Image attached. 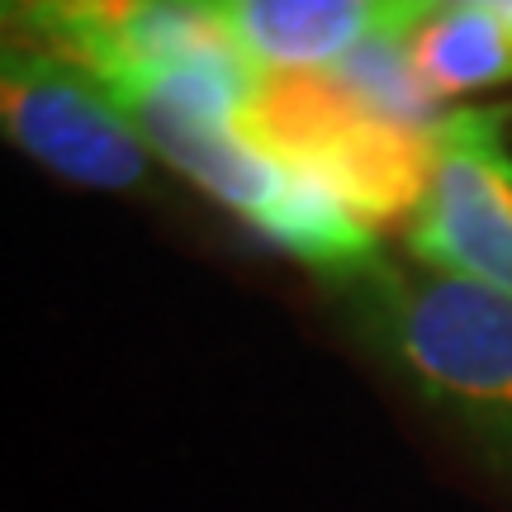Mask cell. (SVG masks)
I'll use <instances>...</instances> for the list:
<instances>
[{"label":"cell","instance_id":"5b68a950","mask_svg":"<svg viewBox=\"0 0 512 512\" xmlns=\"http://www.w3.org/2000/svg\"><path fill=\"white\" fill-rule=\"evenodd\" d=\"M0 138L48 176L100 195H157V157L72 67L0 43Z\"/></svg>","mask_w":512,"mask_h":512},{"label":"cell","instance_id":"7a4b0ae2","mask_svg":"<svg viewBox=\"0 0 512 512\" xmlns=\"http://www.w3.org/2000/svg\"><path fill=\"white\" fill-rule=\"evenodd\" d=\"M105 100L133 124L157 162L185 176L252 233H261L275 252L323 275L332 290H347L351 280H361L384 261L375 228H366L342 200H332L323 185L294 176L242 143L233 133V114L157 86L114 91Z\"/></svg>","mask_w":512,"mask_h":512},{"label":"cell","instance_id":"3957f363","mask_svg":"<svg viewBox=\"0 0 512 512\" xmlns=\"http://www.w3.org/2000/svg\"><path fill=\"white\" fill-rule=\"evenodd\" d=\"M0 43L53 57L100 95L162 86L223 114H238L261 76L214 19L181 0H0Z\"/></svg>","mask_w":512,"mask_h":512},{"label":"cell","instance_id":"30bf717a","mask_svg":"<svg viewBox=\"0 0 512 512\" xmlns=\"http://www.w3.org/2000/svg\"><path fill=\"white\" fill-rule=\"evenodd\" d=\"M446 5H460V0H446Z\"/></svg>","mask_w":512,"mask_h":512},{"label":"cell","instance_id":"6da1fadb","mask_svg":"<svg viewBox=\"0 0 512 512\" xmlns=\"http://www.w3.org/2000/svg\"><path fill=\"white\" fill-rule=\"evenodd\" d=\"M337 294L384 366L512 484V299L389 261Z\"/></svg>","mask_w":512,"mask_h":512},{"label":"cell","instance_id":"52a82bcc","mask_svg":"<svg viewBox=\"0 0 512 512\" xmlns=\"http://www.w3.org/2000/svg\"><path fill=\"white\" fill-rule=\"evenodd\" d=\"M252 57L261 72H328L351 48L408 38L446 0H181Z\"/></svg>","mask_w":512,"mask_h":512},{"label":"cell","instance_id":"8992f818","mask_svg":"<svg viewBox=\"0 0 512 512\" xmlns=\"http://www.w3.org/2000/svg\"><path fill=\"white\" fill-rule=\"evenodd\" d=\"M408 252L422 271L512 299V147L498 110H446L432 128V185Z\"/></svg>","mask_w":512,"mask_h":512},{"label":"cell","instance_id":"277c9868","mask_svg":"<svg viewBox=\"0 0 512 512\" xmlns=\"http://www.w3.org/2000/svg\"><path fill=\"white\" fill-rule=\"evenodd\" d=\"M233 133L323 185L366 228L413 223L432 185V133L370 114L332 72H261Z\"/></svg>","mask_w":512,"mask_h":512},{"label":"cell","instance_id":"ba28073f","mask_svg":"<svg viewBox=\"0 0 512 512\" xmlns=\"http://www.w3.org/2000/svg\"><path fill=\"white\" fill-rule=\"evenodd\" d=\"M408 53L437 100L475 95L512 81V24L489 5H441L408 34Z\"/></svg>","mask_w":512,"mask_h":512},{"label":"cell","instance_id":"9c48e42d","mask_svg":"<svg viewBox=\"0 0 512 512\" xmlns=\"http://www.w3.org/2000/svg\"><path fill=\"white\" fill-rule=\"evenodd\" d=\"M342 86H347L370 114L380 119H394L403 128H422L432 133L441 124V100L427 91L418 62L408 53V38H375V43H361L351 48L342 62L328 67Z\"/></svg>","mask_w":512,"mask_h":512}]
</instances>
